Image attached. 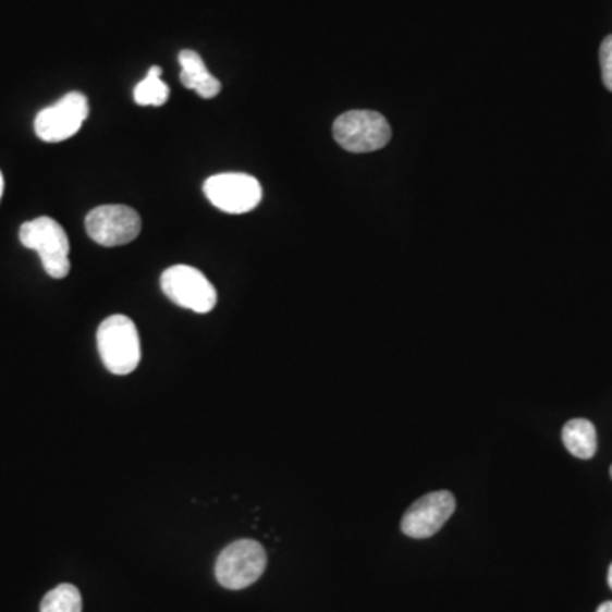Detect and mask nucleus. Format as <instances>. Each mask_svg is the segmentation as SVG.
Returning <instances> with one entry per match:
<instances>
[{"instance_id": "423d86ee", "label": "nucleus", "mask_w": 612, "mask_h": 612, "mask_svg": "<svg viewBox=\"0 0 612 612\" xmlns=\"http://www.w3.org/2000/svg\"><path fill=\"white\" fill-rule=\"evenodd\" d=\"M203 191L215 208L229 215L248 213L257 208L262 199V186L259 181L242 172L211 175Z\"/></svg>"}, {"instance_id": "7ed1b4c3", "label": "nucleus", "mask_w": 612, "mask_h": 612, "mask_svg": "<svg viewBox=\"0 0 612 612\" xmlns=\"http://www.w3.org/2000/svg\"><path fill=\"white\" fill-rule=\"evenodd\" d=\"M268 566V554L260 542L238 539L221 551L215 565L218 584L230 590L253 586L262 577Z\"/></svg>"}, {"instance_id": "a211bd4d", "label": "nucleus", "mask_w": 612, "mask_h": 612, "mask_svg": "<svg viewBox=\"0 0 612 612\" xmlns=\"http://www.w3.org/2000/svg\"><path fill=\"white\" fill-rule=\"evenodd\" d=\"M609 472H611V478H612V466H611V469H609Z\"/></svg>"}, {"instance_id": "6e6552de", "label": "nucleus", "mask_w": 612, "mask_h": 612, "mask_svg": "<svg viewBox=\"0 0 612 612\" xmlns=\"http://www.w3.org/2000/svg\"><path fill=\"white\" fill-rule=\"evenodd\" d=\"M89 117V101L82 93H69L59 102L39 111L35 120V132L39 140L60 144L69 140Z\"/></svg>"}, {"instance_id": "4468645a", "label": "nucleus", "mask_w": 612, "mask_h": 612, "mask_svg": "<svg viewBox=\"0 0 612 612\" xmlns=\"http://www.w3.org/2000/svg\"><path fill=\"white\" fill-rule=\"evenodd\" d=\"M599 57H601L602 81L612 93V35L602 41Z\"/></svg>"}, {"instance_id": "f257e3e1", "label": "nucleus", "mask_w": 612, "mask_h": 612, "mask_svg": "<svg viewBox=\"0 0 612 612\" xmlns=\"http://www.w3.org/2000/svg\"><path fill=\"white\" fill-rule=\"evenodd\" d=\"M97 350L108 371L124 377L140 365V335L132 318L113 315L97 330Z\"/></svg>"}, {"instance_id": "1a4fd4ad", "label": "nucleus", "mask_w": 612, "mask_h": 612, "mask_svg": "<svg viewBox=\"0 0 612 612\" xmlns=\"http://www.w3.org/2000/svg\"><path fill=\"white\" fill-rule=\"evenodd\" d=\"M456 511V499L448 490L427 493L415 500L402 519V533L408 538L426 539L441 531Z\"/></svg>"}, {"instance_id": "f3484780", "label": "nucleus", "mask_w": 612, "mask_h": 612, "mask_svg": "<svg viewBox=\"0 0 612 612\" xmlns=\"http://www.w3.org/2000/svg\"><path fill=\"white\" fill-rule=\"evenodd\" d=\"M608 584H609V587H611V589H612V563H611V566H609Z\"/></svg>"}, {"instance_id": "f03ea898", "label": "nucleus", "mask_w": 612, "mask_h": 612, "mask_svg": "<svg viewBox=\"0 0 612 612\" xmlns=\"http://www.w3.org/2000/svg\"><path fill=\"white\" fill-rule=\"evenodd\" d=\"M20 241L24 247L38 253L45 271L53 280H63L71 272V244L59 221L50 217L26 221L21 225Z\"/></svg>"}, {"instance_id": "2eb2a0df", "label": "nucleus", "mask_w": 612, "mask_h": 612, "mask_svg": "<svg viewBox=\"0 0 612 612\" xmlns=\"http://www.w3.org/2000/svg\"><path fill=\"white\" fill-rule=\"evenodd\" d=\"M597 612H612V601L604 602V604L599 605Z\"/></svg>"}, {"instance_id": "0eeeda50", "label": "nucleus", "mask_w": 612, "mask_h": 612, "mask_svg": "<svg viewBox=\"0 0 612 612\" xmlns=\"http://www.w3.org/2000/svg\"><path fill=\"white\" fill-rule=\"evenodd\" d=\"M87 235L102 247H120L135 241L142 232V218L124 205L97 206L86 217Z\"/></svg>"}, {"instance_id": "20e7f679", "label": "nucleus", "mask_w": 612, "mask_h": 612, "mask_svg": "<svg viewBox=\"0 0 612 612\" xmlns=\"http://www.w3.org/2000/svg\"><path fill=\"white\" fill-rule=\"evenodd\" d=\"M160 286L167 298L196 314H208L218 302V293L210 280L191 266H172L163 271Z\"/></svg>"}, {"instance_id": "39448f33", "label": "nucleus", "mask_w": 612, "mask_h": 612, "mask_svg": "<svg viewBox=\"0 0 612 612\" xmlns=\"http://www.w3.org/2000/svg\"><path fill=\"white\" fill-rule=\"evenodd\" d=\"M333 138L353 154L377 151L392 138L390 124L375 111H350L333 123Z\"/></svg>"}, {"instance_id": "9d476101", "label": "nucleus", "mask_w": 612, "mask_h": 612, "mask_svg": "<svg viewBox=\"0 0 612 612\" xmlns=\"http://www.w3.org/2000/svg\"><path fill=\"white\" fill-rule=\"evenodd\" d=\"M179 63H181V82L187 89L198 93L203 99H213L220 94L221 84L215 75H211L206 69L205 62L196 51L183 50L179 53Z\"/></svg>"}, {"instance_id": "f8f14e48", "label": "nucleus", "mask_w": 612, "mask_h": 612, "mask_svg": "<svg viewBox=\"0 0 612 612\" xmlns=\"http://www.w3.org/2000/svg\"><path fill=\"white\" fill-rule=\"evenodd\" d=\"M162 69L154 65L148 71L147 77L133 90V99L138 106H163L169 99L171 89L162 81Z\"/></svg>"}, {"instance_id": "ddd939ff", "label": "nucleus", "mask_w": 612, "mask_h": 612, "mask_svg": "<svg viewBox=\"0 0 612 612\" xmlns=\"http://www.w3.org/2000/svg\"><path fill=\"white\" fill-rule=\"evenodd\" d=\"M39 612H82L81 590L72 584H60L44 597Z\"/></svg>"}, {"instance_id": "dca6fc26", "label": "nucleus", "mask_w": 612, "mask_h": 612, "mask_svg": "<svg viewBox=\"0 0 612 612\" xmlns=\"http://www.w3.org/2000/svg\"><path fill=\"white\" fill-rule=\"evenodd\" d=\"M2 193H4V178H2V172H0V198H2Z\"/></svg>"}, {"instance_id": "9b49d317", "label": "nucleus", "mask_w": 612, "mask_h": 612, "mask_svg": "<svg viewBox=\"0 0 612 612\" xmlns=\"http://www.w3.org/2000/svg\"><path fill=\"white\" fill-rule=\"evenodd\" d=\"M563 444L578 460H590L597 451V430L587 419H572L562 430Z\"/></svg>"}]
</instances>
